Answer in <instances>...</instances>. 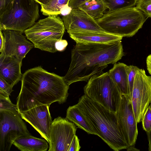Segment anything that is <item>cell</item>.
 Returning a JSON list of instances; mask_svg holds the SVG:
<instances>
[{
  "instance_id": "6da1fadb",
  "label": "cell",
  "mask_w": 151,
  "mask_h": 151,
  "mask_svg": "<svg viewBox=\"0 0 151 151\" xmlns=\"http://www.w3.org/2000/svg\"><path fill=\"white\" fill-rule=\"evenodd\" d=\"M124 55L121 41L108 43L76 42L71 50L70 63L64 78L68 86L78 81H87Z\"/></svg>"
},
{
  "instance_id": "7a4b0ae2",
  "label": "cell",
  "mask_w": 151,
  "mask_h": 151,
  "mask_svg": "<svg viewBox=\"0 0 151 151\" xmlns=\"http://www.w3.org/2000/svg\"><path fill=\"white\" fill-rule=\"evenodd\" d=\"M22 86L17 98L19 113L35 107L62 104L68 95V86L63 77L49 72L40 66L31 68L23 74Z\"/></svg>"
},
{
  "instance_id": "3957f363",
  "label": "cell",
  "mask_w": 151,
  "mask_h": 151,
  "mask_svg": "<svg viewBox=\"0 0 151 151\" xmlns=\"http://www.w3.org/2000/svg\"><path fill=\"white\" fill-rule=\"evenodd\" d=\"M96 135L115 151L129 147L118 129L116 113L111 112L84 95L76 104Z\"/></svg>"
},
{
  "instance_id": "277c9868",
  "label": "cell",
  "mask_w": 151,
  "mask_h": 151,
  "mask_svg": "<svg viewBox=\"0 0 151 151\" xmlns=\"http://www.w3.org/2000/svg\"><path fill=\"white\" fill-rule=\"evenodd\" d=\"M146 16L136 7L108 11L96 21L105 32L122 37H132L142 26Z\"/></svg>"
},
{
  "instance_id": "5b68a950",
  "label": "cell",
  "mask_w": 151,
  "mask_h": 151,
  "mask_svg": "<svg viewBox=\"0 0 151 151\" xmlns=\"http://www.w3.org/2000/svg\"><path fill=\"white\" fill-rule=\"evenodd\" d=\"M65 29L60 17L50 15L35 22L24 32L35 47L54 53L57 51L56 43L62 39Z\"/></svg>"
},
{
  "instance_id": "8992f818",
  "label": "cell",
  "mask_w": 151,
  "mask_h": 151,
  "mask_svg": "<svg viewBox=\"0 0 151 151\" xmlns=\"http://www.w3.org/2000/svg\"><path fill=\"white\" fill-rule=\"evenodd\" d=\"M38 4L35 0H14L0 15V29L23 33L39 17Z\"/></svg>"
},
{
  "instance_id": "52a82bcc",
  "label": "cell",
  "mask_w": 151,
  "mask_h": 151,
  "mask_svg": "<svg viewBox=\"0 0 151 151\" xmlns=\"http://www.w3.org/2000/svg\"><path fill=\"white\" fill-rule=\"evenodd\" d=\"M83 89L85 95L89 98L116 113L119 107L122 94L108 72L92 76Z\"/></svg>"
},
{
  "instance_id": "ba28073f",
  "label": "cell",
  "mask_w": 151,
  "mask_h": 151,
  "mask_svg": "<svg viewBox=\"0 0 151 151\" xmlns=\"http://www.w3.org/2000/svg\"><path fill=\"white\" fill-rule=\"evenodd\" d=\"M18 111L0 110V151H9L14 141L31 134Z\"/></svg>"
},
{
  "instance_id": "9c48e42d",
  "label": "cell",
  "mask_w": 151,
  "mask_h": 151,
  "mask_svg": "<svg viewBox=\"0 0 151 151\" xmlns=\"http://www.w3.org/2000/svg\"><path fill=\"white\" fill-rule=\"evenodd\" d=\"M77 127L66 118L58 116L52 121L48 151H69L72 143L79 141L76 134Z\"/></svg>"
},
{
  "instance_id": "30bf717a",
  "label": "cell",
  "mask_w": 151,
  "mask_h": 151,
  "mask_svg": "<svg viewBox=\"0 0 151 151\" xmlns=\"http://www.w3.org/2000/svg\"><path fill=\"white\" fill-rule=\"evenodd\" d=\"M131 100L135 120L139 123L151 103V76L144 69L139 68L136 74Z\"/></svg>"
},
{
  "instance_id": "8fae6325",
  "label": "cell",
  "mask_w": 151,
  "mask_h": 151,
  "mask_svg": "<svg viewBox=\"0 0 151 151\" xmlns=\"http://www.w3.org/2000/svg\"><path fill=\"white\" fill-rule=\"evenodd\" d=\"M119 132L129 146H134L138 135L137 123L131 100L122 95L118 109L116 113Z\"/></svg>"
},
{
  "instance_id": "7c38bea8",
  "label": "cell",
  "mask_w": 151,
  "mask_h": 151,
  "mask_svg": "<svg viewBox=\"0 0 151 151\" xmlns=\"http://www.w3.org/2000/svg\"><path fill=\"white\" fill-rule=\"evenodd\" d=\"M2 31L4 44L0 55L14 57L22 62L27 53L34 47V44L28 41L20 31L9 29Z\"/></svg>"
},
{
  "instance_id": "4fadbf2b",
  "label": "cell",
  "mask_w": 151,
  "mask_h": 151,
  "mask_svg": "<svg viewBox=\"0 0 151 151\" xmlns=\"http://www.w3.org/2000/svg\"><path fill=\"white\" fill-rule=\"evenodd\" d=\"M50 106L43 105L35 107L19 113L22 119L29 123L49 144L52 122L49 111Z\"/></svg>"
},
{
  "instance_id": "5bb4252c",
  "label": "cell",
  "mask_w": 151,
  "mask_h": 151,
  "mask_svg": "<svg viewBox=\"0 0 151 151\" xmlns=\"http://www.w3.org/2000/svg\"><path fill=\"white\" fill-rule=\"evenodd\" d=\"M62 20L68 33L78 31L105 32L96 19L79 8L72 9L69 14L63 16Z\"/></svg>"
},
{
  "instance_id": "9a60e30c",
  "label": "cell",
  "mask_w": 151,
  "mask_h": 151,
  "mask_svg": "<svg viewBox=\"0 0 151 151\" xmlns=\"http://www.w3.org/2000/svg\"><path fill=\"white\" fill-rule=\"evenodd\" d=\"M22 61L13 57L0 55V76L13 86L21 81Z\"/></svg>"
},
{
  "instance_id": "2e32d148",
  "label": "cell",
  "mask_w": 151,
  "mask_h": 151,
  "mask_svg": "<svg viewBox=\"0 0 151 151\" xmlns=\"http://www.w3.org/2000/svg\"><path fill=\"white\" fill-rule=\"evenodd\" d=\"M70 37L76 42L108 43L121 41L123 37L106 32L78 31L68 33Z\"/></svg>"
},
{
  "instance_id": "e0dca14e",
  "label": "cell",
  "mask_w": 151,
  "mask_h": 151,
  "mask_svg": "<svg viewBox=\"0 0 151 151\" xmlns=\"http://www.w3.org/2000/svg\"><path fill=\"white\" fill-rule=\"evenodd\" d=\"M127 65L119 62L114 64L113 67L108 73L122 95L129 97V90L127 73Z\"/></svg>"
},
{
  "instance_id": "ac0fdd59",
  "label": "cell",
  "mask_w": 151,
  "mask_h": 151,
  "mask_svg": "<svg viewBox=\"0 0 151 151\" xmlns=\"http://www.w3.org/2000/svg\"><path fill=\"white\" fill-rule=\"evenodd\" d=\"M45 139L38 138L31 134L19 137L13 144L22 151H46L49 147Z\"/></svg>"
},
{
  "instance_id": "d6986e66",
  "label": "cell",
  "mask_w": 151,
  "mask_h": 151,
  "mask_svg": "<svg viewBox=\"0 0 151 151\" xmlns=\"http://www.w3.org/2000/svg\"><path fill=\"white\" fill-rule=\"evenodd\" d=\"M65 118L88 134L96 135L76 104L70 106L68 108L67 110Z\"/></svg>"
},
{
  "instance_id": "ffe728a7",
  "label": "cell",
  "mask_w": 151,
  "mask_h": 151,
  "mask_svg": "<svg viewBox=\"0 0 151 151\" xmlns=\"http://www.w3.org/2000/svg\"><path fill=\"white\" fill-rule=\"evenodd\" d=\"M78 8L96 20L101 18L107 9L102 0H88L81 4Z\"/></svg>"
},
{
  "instance_id": "44dd1931",
  "label": "cell",
  "mask_w": 151,
  "mask_h": 151,
  "mask_svg": "<svg viewBox=\"0 0 151 151\" xmlns=\"http://www.w3.org/2000/svg\"><path fill=\"white\" fill-rule=\"evenodd\" d=\"M70 0H51L47 4L41 5V11L45 16L58 15L61 9L68 4Z\"/></svg>"
},
{
  "instance_id": "7402d4cb",
  "label": "cell",
  "mask_w": 151,
  "mask_h": 151,
  "mask_svg": "<svg viewBox=\"0 0 151 151\" xmlns=\"http://www.w3.org/2000/svg\"><path fill=\"white\" fill-rule=\"evenodd\" d=\"M108 11H112L135 7L137 0H102Z\"/></svg>"
},
{
  "instance_id": "603a6c76",
  "label": "cell",
  "mask_w": 151,
  "mask_h": 151,
  "mask_svg": "<svg viewBox=\"0 0 151 151\" xmlns=\"http://www.w3.org/2000/svg\"><path fill=\"white\" fill-rule=\"evenodd\" d=\"M136 5L146 17L151 18V0H137Z\"/></svg>"
},
{
  "instance_id": "cb8c5ba5",
  "label": "cell",
  "mask_w": 151,
  "mask_h": 151,
  "mask_svg": "<svg viewBox=\"0 0 151 151\" xmlns=\"http://www.w3.org/2000/svg\"><path fill=\"white\" fill-rule=\"evenodd\" d=\"M139 68L138 67L133 65H127V70L129 87V98L130 99L132 96L135 77Z\"/></svg>"
},
{
  "instance_id": "d4e9b609",
  "label": "cell",
  "mask_w": 151,
  "mask_h": 151,
  "mask_svg": "<svg viewBox=\"0 0 151 151\" xmlns=\"http://www.w3.org/2000/svg\"><path fill=\"white\" fill-rule=\"evenodd\" d=\"M14 110L18 111L17 106L13 104L9 97H6L0 94V110Z\"/></svg>"
},
{
  "instance_id": "484cf974",
  "label": "cell",
  "mask_w": 151,
  "mask_h": 151,
  "mask_svg": "<svg viewBox=\"0 0 151 151\" xmlns=\"http://www.w3.org/2000/svg\"><path fill=\"white\" fill-rule=\"evenodd\" d=\"M142 128L146 132L151 130V108L149 105L146 109L142 117Z\"/></svg>"
},
{
  "instance_id": "4316f807",
  "label": "cell",
  "mask_w": 151,
  "mask_h": 151,
  "mask_svg": "<svg viewBox=\"0 0 151 151\" xmlns=\"http://www.w3.org/2000/svg\"><path fill=\"white\" fill-rule=\"evenodd\" d=\"M13 86L9 84L0 76V94L9 97L13 90Z\"/></svg>"
},
{
  "instance_id": "83f0119b",
  "label": "cell",
  "mask_w": 151,
  "mask_h": 151,
  "mask_svg": "<svg viewBox=\"0 0 151 151\" xmlns=\"http://www.w3.org/2000/svg\"><path fill=\"white\" fill-rule=\"evenodd\" d=\"M68 45L67 41L61 39L58 41L55 44V48L57 51H63L66 48Z\"/></svg>"
},
{
  "instance_id": "f1b7e54d",
  "label": "cell",
  "mask_w": 151,
  "mask_h": 151,
  "mask_svg": "<svg viewBox=\"0 0 151 151\" xmlns=\"http://www.w3.org/2000/svg\"><path fill=\"white\" fill-rule=\"evenodd\" d=\"M14 0H0V15L5 11Z\"/></svg>"
},
{
  "instance_id": "f546056e",
  "label": "cell",
  "mask_w": 151,
  "mask_h": 151,
  "mask_svg": "<svg viewBox=\"0 0 151 151\" xmlns=\"http://www.w3.org/2000/svg\"><path fill=\"white\" fill-rule=\"evenodd\" d=\"M88 0H70L68 6L72 9L78 8L82 4Z\"/></svg>"
},
{
  "instance_id": "4dcf8cb0",
  "label": "cell",
  "mask_w": 151,
  "mask_h": 151,
  "mask_svg": "<svg viewBox=\"0 0 151 151\" xmlns=\"http://www.w3.org/2000/svg\"><path fill=\"white\" fill-rule=\"evenodd\" d=\"M72 9L70 7L68 4L64 6L60 10V14L65 16L69 14Z\"/></svg>"
},
{
  "instance_id": "1f68e13d",
  "label": "cell",
  "mask_w": 151,
  "mask_h": 151,
  "mask_svg": "<svg viewBox=\"0 0 151 151\" xmlns=\"http://www.w3.org/2000/svg\"><path fill=\"white\" fill-rule=\"evenodd\" d=\"M2 30L0 31V52H1L4 49V37Z\"/></svg>"
},
{
  "instance_id": "d6a6232c",
  "label": "cell",
  "mask_w": 151,
  "mask_h": 151,
  "mask_svg": "<svg viewBox=\"0 0 151 151\" xmlns=\"http://www.w3.org/2000/svg\"><path fill=\"white\" fill-rule=\"evenodd\" d=\"M146 62L147 70L150 74L151 75V54L147 57Z\"/></svg>"
},
{
  "instance_id": "836d02e7",
  "label": "cell",
  "mask_w": 151,
  "mask_h": 151,
  "mask_svg": "<svg viewBox=\"0 0 151 151\" xmlns=\"http://www.w3.org/2000/svg\"><path fill=\"white\" fill-rule=\"evenodd\" d=\"M146 133L149 142L148 150L151 151V130L149 132H146Z\"/></svg>"
},
{
  "instance_id": "e575fe53",
  "label": "cell",
  "mask_w": 151,
  "mask_h": 151,
  "mask_svg": "<svg viewBox=\"0 0 151 151\" xmlns=\"http://www.w3.org/2000/svg\"><path fill=\"white\" fill-rule=\"evenodd\" d=\"M41 5L47 4L51 0H35Z\"/></svg>"
},
{
  "instance_id": "d590c367",
  "label": "cell",
  "mask_w": 151,
  "mask_h": 151,
  "mask_svg": "<svg viewBox=\"0 0 151 151\" xmlns=\"http://www.w3.org/2000/svg\"><path fill=\"white\" fill-rule=\"evenodd\" d=\"M129 146L127 149V151H139V150L137 149L134 146Z\"/></svg>"
},
{
  "instance_id": "8d00e7d4",
  "label": "cell",
  "mask_w": 151,
  "mask_h": 151,
  "mask_svg": "<svg viewBox=\"0 0 151 151\" xmlns=\"http://www.w3.org/2000/svg\"><path fill=\"white\" fill-rule=\"evenodd\" d=\"M150 106L151 108V103H150Z\"/></svg>"
}]
</instances>
